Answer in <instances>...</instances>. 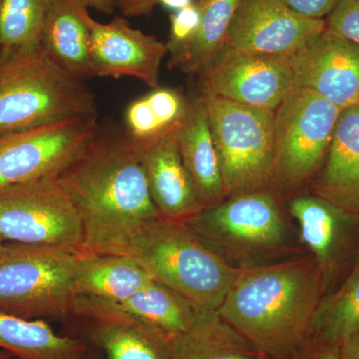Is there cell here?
Listing matches in <instances>:
<instances>
[{
    "label": "cell",
    "instance_id": "6da1fadb",
    "mask_svg": "<svg viewBox=\"0 0 359 359\" xmlns=\"http://www.w3.org/2000/svg\"><path fill=\"white\" fill-rule=\"evenodd\" d=\"M84 226L85 254H113L143 224L160 219L141 150L122 129L98 124L57 175Z\"/></svg>",
    "mask_w": 359,
    "mask_h": 359
},
{
    "label": "cell",
    "instance_id": "7a4b0ae2",
    "mask_svg": "<svg viewBox=\"0 0 359 359\" xmlns=\"http://www.w3.org/2000/svg\"><path fill=\"white\" fill-rule=\"evenodd\" d=\"M325 280L314 257L242 266L217 313L263 355L292 359L313 334Z\"/></svg>",
    "mask_w": 359,
    "mask_h": 359
},
{
    "label": "cell",
    "instance_id": "3957f363",
    "mask_svg": "<svg viewBox=\"0 0 359 359\" xmlns=\"http://www.w3.org/2000/svg\"><path fill=\"white\" fill-rule=\"evenodd\" d=\"M113 254L131 257L201 311H218L240 269L188 224L162 219L143 224Z\"/></svg>",
    "mask_w": 359,
    "mask_h": 359
},
{
    "label": "cell",
    "instance_id": "277c9868",
    "mask_svg": "<svg viewBox=\"0 0 359 359\" xmlns=\"http://www.w3.org/2000/svg\"><path fill=\"white\" fill-rule=\"evenodd\" d=\"M90 116H98L93 92L40 49L0 60V135Z\"/></svg>",
    "mask_w": 359,
    "mask_h": 359
},
{
    "label": "cell",
    "instance_id": "5b68a950",
    "mask_svg": "<svg viewBox=\"0 0 359 359\" xmlns=\"http://www.w3.org/2000/svg\"><path fill=\"white\" fill-rule=\"evenodd\" d=\"M226 199L269 191L275 170V111L202 95Z\"/></svg>",
    "mask_w": 359,
    "mask_h": 359
},
{
    "label": "cell",
    "instance_id": "8992f818",
    "mask_svg": "<svg viewBox=\"0 0 359 359\" xmlns=\"http://www.w3.org/2000/svg\"><path fill=\"white\" fill-rule=\"evenodd\" d=\"M79 255L49 245H0V313L25 320L69 318Z\"/></svg>",
    "mask_w": 359,
    "mask_h": 359
},
{
    "label": "cell",
    "instance_id": "52a82bcc",
    "mask_svg": "<svg viewBox=\"0 0 359 359\" xmlns=\"http://www.w3.org/2000/svg\"><path fill=\"white\" fill-rule=\"evenodd\" d=\"M0 235L4 242L49 245L81 255L84 226L57 177L0 191Z\"/></svg>",
    "mask_w": 359,
    "mask_h": 359
},
{
    "label": "cell",
    "instance_id": "ba28073f",
    "mask_svg": "<svg viewBox=\"0 0 359 359\" xmlns=\"http://www.w3.org/2000/svg\"><path fill=\"white\" fill-rule=\"evenodd\" d=\"M341 109L309 89L294 88L275 110L273 185L299 188L320 170Z\"/></svg>",
    "mask_w": 359,
    "mask_h": 359
},
{
    "label": "cell",
    "instance_id": "9c48e42d",
    "mask_svg": "<svg viewBox=\"0 0 359 359\" xmlns=\"http://www.w3.org/2000/svg\"><path fill=\"white\" fill-rule=\"evenodd\" d=\"M187 224L221 256L238 261L269 256L287 242L282 212L268 191L228 198Z\"/></svg>",
    "mask_w": 359,
    "mask_h": 359
},
{
    "label": "cell",
    "instance_id": "30bf717a",
    "mask_svg": "<svg viewBox=\"0 0 359 359\" xmlns=\"http://www.w3.org/2000/svg\"><path fill=\"white\" fill-rule=\"evenodd\" d=\"M98 124V116L69 118L0 135V191L56 176Z\"/></svg>",
    "mask_w": 359,
    "mask_h": 359
},
{
    "label": "cell",
    "instance_id": "8fae6325",
    "mask_svg": "<svg viewBox=\"0 0 359 359\" xmlns=\"http://www.w3.org/2000/svg\"><path fill=\"white\" fill-rule=\"evenodd\" d=\"M198 76L202 95L273 111L294 88L290 56L224 48Z\"/></svg>",
    "mask_w": 359,
    "mask_h": 359
},
{
    "label": "cell",
    "instance_id": "7c38bea8",
    "mask_svg": "<svg viewBox=\"0 0 359 359\" xmlns=\"http://www.w3.org/2000/svg\"><path fill=\"white\" fill-rule=\"evenodd\" d=\"M79 339L103 359H173L177 337L125 313L111 302L76 297L71 316Z\"/></svg>",
    "mask_w": 359,
    "mask_h": 359
},
{
    "label": "cell",
    "instance_id": "4fadbf2b",
    "mask_svg": "<svg viewBox=\"0 0 359 359\" xmlns=\"http://www.w3.org/2000/svg\"><path fill=\"white\" fill-rule=\"evenodd\" d=\"M325 28V20L299 15L282 0H240L224 48L292 56Z\"/></svg>",
    "mask_w": 359,
    "mask_h": 359
},
{
    "label": "cell",
    "instance_id": "5bb4252c",
    "mask_svg": "<svg viewBox=\"0 0 359 359\" xmlns=\"http://www.w3.org/2000/svg\"><path fill=\"white\" fill-rule=\"evenodd\" d=\"M290 60L294 88L311 90L341 110L359 104V45L325 28Z\"/></svg>",
    "mask_w": 359,
    "mask_h": 359
},
{
    "label": "cell",
    "instance_id": "9a60e30c",
    "mask_svg": "<svg viewBox=\"0 0 359 359\" xmlns=\"http://www.w3.org/2000/svg\"><path fill=\"white\" fill-rule=\"evenodd\" d=\"M90 54L95 77H132L152 89L160 84L167 45L135 29L122 16L110 22L90 20Z\"/></svg>",
    "mask_w": 359,
    "mask_h": 359
},
{
    "label": "cell",
    "instance_id": "2e32d148",
    "mask_svg": "<svg viewBox=\"0 0 359 359\" xmlns=\"http://www.w3.org/2000/svg\"><path fill=\"white\" fill-rule=\"evenodd\" d=\"M178 129L140 150L149 191L159 218L188 224L203 209L193 180L180 155Z\"/></svg>",
    "mask_w": 359,
    "mask_h": 359
},
{
    "label": "cell",
    "instance_id": "e0dca14e",
    "mask_svg": "<svg viewBox=\"0 0 359 359\" xmlns=\"http://www.w3.org/2000/svg\"><path fill=\"white\" fill-rule=\"evenodd\" d=\"M323 163L314 196L359 219V104L340 112Z\"/></svg>",
    "mask_w": 359,
    "mask_h": 359
},
{
    "label": "cell",
    "instance_id": "ac0fdd59",
    "mask_svg": "<svg viewBox=\"0 0 359 359\" xmlns=\"http://www.w3.org/2000/svg\"><path fill=\"white\" fill-rule=\"evenodd\" d=\"M89 7L81 0H48L40 51L59 69L85 81L94 76Z\"/></svg>",
    "mask_w": 359,
    "mask_h": 359
},
{
    "label": "cell",
    "instance_id": "d6986e66",
    "mask_svg": "<svg viewBox=\"0 0 359 359\" xmlns=\"http://www.w3.org/2000/svg\"><path fill=\"white\" fill-rule=\"evenodd\" d=\"M177 141L180 155L193 180L203 211L223 203L226 195L218 156L200 93L187 98L186 113L179 126Z\"/></svg>",
    "mask_w": 359,
    "mask_h": 359
},
{
    "label": "cell",
    "instance_id": "ffe728a7",
    "mask_svg": "<svg viewBox=\"0 0 359 359\" xmlns=\"http://www.w3.org/2000/svg\"><path fill=\"white\" fill-rule=\"evenodd\" d=\"M152 280V276L131 257L116 254L79 255L74 294L121 302Z\"/></svg>",
    "mask_w": 359,
    "mask_h": 359
},
{
    "label": "cell",
    "instance_id": "44dd1931",
    "mask_svg": "<svg viewBox=\"0 0 359 359\" xmlns=\"http://www.w3.org/2000/svg\"><path fill=\"white\" fill-rule=\"evenodd\" d=\"M0 349L18 359H84L83 339L56 334L43 320H25L0 313Z\"/></svg>",
    "mask_w": 359,
    "mask_h": 359
},
{
    "label": "cell",
    "instance_id": "7402d4cb",
    "mask_svg": "<svg viewBox=\"0 0 359 359\" xmlns=\"http://www.w3.org/2000/svg\"><path fill=\"white\" fill-rule=\"evenodd\" d=\"M290 211L299 222L302 242L327 276L339 257L349 224L358 219L316 196L292 200Z\"/></svg>",
    "mask_w": 359,
    "mask_h": 359
},
{
    "label": "cell",
    "instance_id": "603a6c76",
    "mask_svg": "<svg viewBox=\"0 0 359 359\" xmlns=\"http://www.w3.org/2000/svg\"><path fill=\"white\" fill-rule=\"evenodd\" d=\"M263 355L217 311H198L190 330L176 339L173 359H259Z\"/></svg>",
    "mask_w": 359,
    "mask_h": 359
},
{
    "label": "cell",
    "instance_id": "cb8c5ba5",
    "mask_svg": "<svg viewBox=\"0 0 359 359\" xmlns=\"http://www.w3.org/2000/svg\"><path fill=\"white\" fill-rule=\"evenodd\" d=\"M186 109L187 98L178 90L158 87L127 106L123 132L135 145L146 147L178 128Z\"/></svg>",
    "mask_w": 359,
    "mask_h": 359
},
{
    "label": "cell",
    "instance_id": "d4e9b609",
    "mask_svg": "<svg viewBox=\"0 0 359 359\" xmlns=\"http://www.w3.org/2000/svg\"><path fill=\"white\" fill-rule=\"evenodd\" d=\"M201 22L194 39L170 58L182 72L199 75L223 51L231 18L240 0H199Z\"/></svg>",
    "mask_w": 359,
    "mask_h": 359
},
{
    "label": "cell",
    "instance_id": "484cf974",
    "mask_svg": "<svg viewBox=\"0 0 359 359\" xmlns=\"http://www.w3.org/2000/svg\"><path fill=\"white\" fill-rule=\"evenodd\" d=\"M113 304L125 313L175 337L190 330L199 311L185 297L156 280L148 283L126 301Z\"/></svg>",
    "mask_w": 359,
    "mask_h": 359
},
{
    "label": "cell",
    "instance_id": "4316f807",
    "mask_svg": "<svg viewBox=\"0 0 359 359\" xmlns=\"http://www.w3.org/2000/svg\"><path fill=\"white\" fill-rule=\"evenodd\" d=\"M48 0H0V60L39 51Z\"/></svg>",
    "mask_w": 359,
    "mask_h": 359
},
{
    "label": "cell",
    "instance_id": "83f0119b",
    "mask_svg": "<svg viewBox=\"0 0 359 359\" xmlns=\"http://www.w3.org/2000/svg\"><path fill=\"white\" fill-rule=\"evenodd\" d=\"M359 327V257L339 290L323 297L314 316L313 334L340 344Z\"/></svg>",
    "mask_w": 359,
    "mask_h": 359
},
{
    "label": "cell",
    "instance_id": "f1b7e54d",
    "mask_svg": "<svg viewBox=\"0 0 359 359\" xmlns=\"http://www.w3.org/2000/svg\"><path fill=\"white\" fill-rule=\"evenodd\" d=\"M201 18L202 13L198 1L192 2L171 14V30L166 43L170 55L178 53L194 39L199 29Z\"/></svg>",
    "mask_w": 359,
    "mask_h": 359
},
{
    "label": "cell",
    "instance_id": "f546056e",
    "mask_svg": "<svg viewBox=\"0 0 359 359\" xmlns=\"http://www.w3.org/2000/svg\"><path fill=\"white\" fill-rule=\"evenodd\" d=\"M325 21L328 32L359 45V0H339Z\"/></svg>",
    "mask_w": 359,
    "mask_h": 359
},
{
    "label": "cell",
    "instance_id": "4dcf8cb0",
    "mask_svg": "<svg viewBox=\"0 0 359 359\" xmlns=\"http://www.w3.org/2000/svg\"><path fill=\"white\" fill-rule=\"evenodd\" d=\"M339 346L311 334L292 359H340Z\"/></svg>",
    "mask_w": 359,
    "mask_h": 359
},
{
    "label": "cell",
    "instance_id": "1f68e13d",
    "mask_svg": "<svg viewBox=\"0 0 359 359\" xmlns=\"http://www.w3.org/2000/svg\"><path fill=\"white\" fill-rule=\"evenodd\" d=\"M292 11L311 20H325L339 0H282Z\"/></svg>",
    "mask_w": 359,
    "mask_h": 359
},
{
    "label": "cell",
    "instance_id": "d6a6232c",
    "mask_svg": "<svg viewBox=\"0 0 359 359\" xmlns=\"http://www.w3.org/2000/svg\"><path fill=\"white\" fill-rule=\"evenodd\" d=\"M156 6V0H119L118 9L126 18H137L149 15Z\"/></svg>",
    "mask_w": 359,
    "mask_h": 359
},
{
    "label": "cell",
    "instance_id": "836d02e7",
    "mask_svg": "<svg viewBox=\"0 0 359 359\" xmlns=\"http://www.w3.org/2000/svg\"><path fill=\"white\" fill-rule=\"evenodd\" d=\"M340 359H359V327L340 341Z\"/></svg>",
    "mask_w": 359,
    "mask_h": 359
},
{
    "label": "cell",
    "instance_id": "e575fe53",
    "mask_svg": "<svg viewBox=\"0 0 359 359\" xmlns=\"http://www.w3.org/2000/svg\"><path fill=\"white\" fill-rule=\"evenodd\" d=\"M89 8H94L105 14L114 13L118 8L119 0H81Z\"/></svg>",
    "mask_w": 359,
    "mask_h": 359
},
{
    "label": "cell",
    "instance_id": "d590c367",
    "mask_svg": "<svg viewBox=\"0 0 359 359\" xmlns=\"http://www.w3.org/2000/svg\"><path fill=\"white\" fill-rule=\"evenodd\" d=\"M156 1L157 4L177 11L192 4L193 0H156Z\"/></svg>",
    "mask_w": 359,
    "mask_h": 359
},
{
    "label": "cell",
    "instance_id": "8d00e7d4",
    "mask_svg": "<svg viewBox=\"0 0 359 359\" xmlns=\"http://www.w3.org/2000/svg\"><path fill=\"white\" fill-rule=\"evenodd\" d=\"M84 359H103L102 356L100 355V353L96 351V349L92 348L91 346H89L88 353H87L86 358Z\"/></svg>",
    "mask_w": 359,
    "mask_h": 359
},
{
    "label": "cell",
    "instance_id": "74e56055",
    "mask_svg": "<svg viewBox=\"0 0 359 359\" xmlns=\"http://www.w3.org/2000/svg\"><path fill=\"white\" fill-rule=\"evenodd\" d=\"M13 356L11 353H6V351H1L0 349V359H13Z\"/></svg>",
    "mask_w": 359,
    "mask_h": 359
},
{
    "label": "cell",
    "instance_id": "f35d334b",
    "mask_svg": "<svg viewBox=\"0 0 359 359\" xmlns=\"http://www.w3.org/2000/svg\"><path fill=\"white\" fill-rule=\"evenodd\" d=\"M259 359H275V358H269V356L262 355L261 358H259Z\"/></svg>",
    "mask_w": 359,
    "mask_h": 359
},
{
    "label": "cell",
    "instance_id": "ab89813d",
    "mask_svg": "<svg viewBox=\"0 0 359 359\" xmlns=\"http://www.w3.org/2000/svg\"><path fill=\"white\" fill-rule=\"evenodd\" d=\"M4 238H2L1 235H0V245L4 244Z\"/></svg>",
    "mask_w": 359,
    "mask_h": 359
},
{
    "label": "cell",
    "instance_id": "60d3db41",
    "mask_svg": "<svg viewBox=\"0 0 359 359\" xmlns=\"http://www.w3.org/2000/svg\"><path fill=\"white\" fill-rule=\"evenodd\" d=\"M13 359H18V358H13Z\"/></svg>",
    "mask_w": 359,
    "mask_h": 359
}]
</instances>
